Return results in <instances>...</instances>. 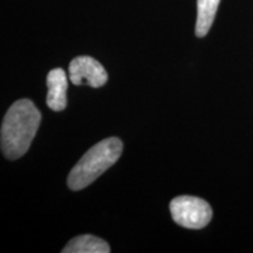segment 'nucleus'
<instances>
[{"label": "nucleus", "instance_id": "0eeeda50", "mask_svg": "<svg viewBox=\"0 0 253 253\" xmlns=\"http://www.w3.org/2000/svg\"><path fill=\"white\" fill-rule=\"evenodd\" d=\"M220 0H197V20H196V36L203 38L212 26Z\"/></svg>", "mask_w": 253, "mask_h": 253}, {"label": "nucleus", "instance_id": "f03ea898", "mask_svg": "<svg viewBox=\"0 0 253 253\" xmlns=\"http://www.w3.org/2000/svg\"><path fill=\"white\" fill-rule=\"evenodd\" d=\"M122 150L123 143L118 137L106 138L93 145L69 172L68 188L73 191H78L91 184L118 162Z\"/></svg>", "mask_w": 253, "mask_h": 253}, {"label": "nucleus", "instance_id": "423d86ee", "mask_svg": "<svg viewBox=\"0 0 253 253\" xmlns=\"http://www.w3.org/2000/svg\"><path fill=\"white\" fill-rule=\"evenodd\" d=\"M110 248L108 243L95 236L84 235L73 238L62 253H109Z\"/></svg>", "mask_w": 253, "mask_h": 253}, {"label": "nucleus", "instance_id": "20e7f679", "mask_svg": "<svg viewBox=\"0 0 253 253\" xmlns=\"http://www.w3.org/2000/svg\"><path fill=\"white\" fill-rule=\"evenodd\" d=\"M69 79L75 86L87 84L93 88L102 87L108 81V74L99 61L91 56H78L69 63Z\"/></svg>", "mask_w": 253, "mask_h": 253}, {"label": "nucleus", "instance_id": "f257e3e1", "mask_svg": "<svg viewBox=\"0 0 253 253\" xmlns=\"http://www.w3.org/2000/svg\"><path fill=\"white\" fill-rule=\"evenodd\" d=\"M41 123V114L28 99L9 107L1 125V151L8 160H17L30 149Z\"/></svg>", "mask_w": 253, "mask_h": 253}, {"label": "nucleus", "instance_id": "7ed1b4c3", "mask_svg": "<svg viewBox=\"0 0 253 253\" xmlns=\"http://www.w3.org/2000/svg\"><path fill=\"white\" fill-rule=\"evenodd\" d=\"M172 219L185 229L199 230L210 223L212 209L204 199L195 196H178L170 202Z\"/></svg>", "mask_w": 253, "mask_h": 253}, {"label": "nucleus", "instance_id": "39448f33", "mask_svg": "<svg viewBox=\"0 0 253 253\" xmlns=\"http://www.w3.org/2000/svg\"><path fill=\"white\" fill-rule=\"evenodd\" d=\"M47 99L46 103L49 109L61 112L67 106V75L62 68L52 69L47 75Z\"/></svg>", "mask_w": 253, "mask_h": 253}]
</instances>
